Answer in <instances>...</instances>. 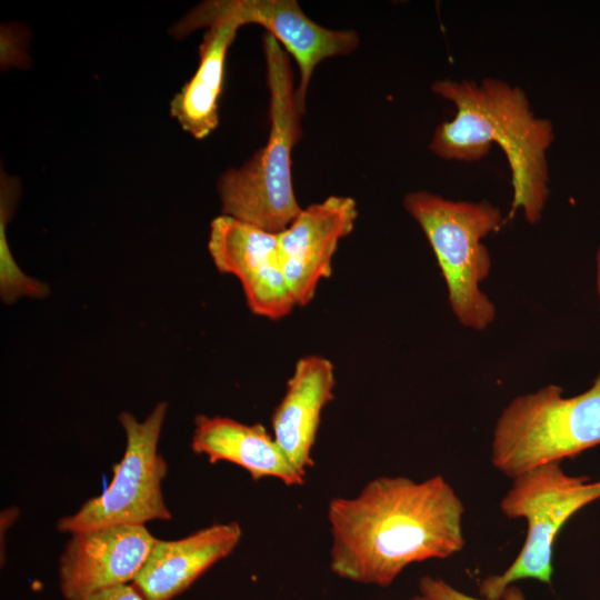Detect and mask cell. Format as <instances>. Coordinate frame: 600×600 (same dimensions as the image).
Wrapping results in <instances>:
<instances>
[{
    "instance_id": "1",
    "label": "cell",
    "mask_w": 600,
    "mask_h": 600,
    "mask_svg": "<svg viewBox=\"0 0 600 600\" xmlns=\"http://www.w3.org/2000/svg\"><path fill=\"white\" fill-rule=\"evenodd\" d=\"M463 514L442 476L374 478L356 496L328 504L330 568L350 581L389 587L411 563L460 552Z\"/></svg>"
},
{
    "instance_id": "2",
    "label": "cell",
    "mask_w": 600,
    "mask_h": 600,
    "mask_svg": "<svg viewBox=\"0 0 600 600\" xmlns=\"http://www.w3.org/2000/svg\"><path fill=\"white\" fill-rule=\"evenodd\" d=\"M431 91L451 102L456 114L436 127L429 150L443 160L476 162L497 144L507 159L512 187L506 220L521 211L528 223H538L550 193L552 121L534 113L521 87L496 77L444 78L434 81Z\"/></svg>"
},
{
    "instance_id": "3",
    "label": "cell",
    "mask_w": 600,
    "mask_h": 600,
    "mask_svg": "<svg viewBox=\"0 0 600 600\" xmlns=\"http://www.w3.org/2000/svg\"><path fill=\"white\" fill-rule=\"evenodd\" d=\"M262 49L270 96L268 140L244 164L220 176L218 194L223 216L279 233L302 210L293 189L292 150L302 137L304 113L288 53L268 32Z\"/></svg>"
},
{
    "instance_id": "4",
    "label": "cell",
    "mask_w": 600,
    "mask_h": 600,
    "mask_svg": "<svg viewBox=\"0 0 600 600\" xmlns=\"http://www.w3.org/2000/svg\"><path fill=\"white\" fill-rule=\"evenodd\" d=\"M403 207L434 253L456 319L464 328L486 330L496 306L480 287L491 270L483 240L504 226L501 210L488 200H452L427 190L408 192Z\"/></svg>"
},
{
    "instance_id": "5",
    "label": "cell",
    "mask_w": 600,
    "mask_h": 600,
    "mask_svg": "<svg viewBox=\"0 0 600 600\" xmlns=\"http://www.w3.org/2000/svg\"><path fill=\"white\" fill-rule=\"evenodd\" d=\"M598 444L600 371L586 391L573 397H564L563 388L551 383L513 398L497 419L491 462L513 479Z\"/></svg>"
},
{
    "instance_id": "6",
    "label": "cell",
    "mask_w": 600,
    "mask_h": 600,
    "mask_svg": "<svg viewBox=\"0 0 600 600\" xmlns=\"http://www.w3.org/2000/svg\"><path fill=\"white\" fill-rule=\"evenodd\" d=\"M561 462H551L523 472L512 480L500 502L510 519H526V541L504 572L483 579L479 587L486 600H500L517 581L552 582L553 544L564 523L581 508L600 499V480L567 474Z\"/></svg>"
},
{
    "instance_id": "7",
    "label": "cell",
    "mask_w": 600,
    "mask_h": 600,
    "mask_svg": "<svg viewBox=\"0 0 600 600\" xmlns=\"http://www.w3.org/2000/svg\"><path fill=\"white\" fill-rule=\"evenodd\" d=\"M168 404L158 402L142 421L123 411L118 419L126 434L122 459L112 468L113 478L99 496L87 500L74 513L62 517L57 529L62 533L120 524H143L170 520L162 481L167 462L158 451Z\"/></svg>"
},
{
    "instance_id": "8",
    "label": "cell",
    "mask_w": 600,
    "mask_h": 600,
    "mask_svg": "<svg viewBox=\"0 0 600 600\" xmlns=\"http://www.w3.org/2000/svg\"><path fill=\"white\" fill-rule=\"evenodd\" d=\"M208 250L221 273L239 279L252 313L279 320L297 306L283 274L278 233L221 214L211 221Z\"/></svg>"
},
{
    "instance_id": "9",
    "label": "cell",
    "mask_w": 600,
    "mask_h": 600,
    "mask_svg": "<svg viewBox=\"0 0 600 600\" xmlns=\"http://www.w3.org/2000/svg\"><path fill=\"white\" fill-rule=\"evenodd\" d=\"M157 540L143 524L72 533L58 563L63 598L84 600L98 591L132 583Z\"/></svg>"
},
{
    "instance_id": "10",
    "label": "cell",
    "mask_w": 600,
    "mask_h": 600,
    "mask_svg": "<svg viewBox=\"0 0 600 600\" xmlns=\"http://www.w3.org/2000/svg\"><path fill=\"white\" fill-rule=\"evenodd\" d=\"M357 218L354 199L330 196L302 209L278 233L283 274L297 306L308 304L319 282L331 276L338 244L353 230Z\"/></svg>"
},
{
    "instance_id": "11",
    "label": "cell",
    "mask_w": 600,
    "mask_h": 600,
    "mask_svg": "<svg viewBox=\"0 0 600 600\" xmlns=\"http://www.w3.org/2000/svg\"><path fill=\"white\" fill-rule=\"evenodd\" d=\"M224 12L237 16L243 24L256 23L276 38L299 68L297 100L303 113L309 84L316 67L323 60L346 56L360 43L353 30H332L311 20L296 0L211 1Z\"/></svg>"
},
{
    "instance_id": "12",
    "label": "cell",
    "mask_w": 600,
    "mask_h": 600,
    "mask_svg": "<svg viewBox=\"0 0 600 600\" xmlns=\"http://www.w3.org/2000/svg\"><path fill=\"white\" fill-rule=\"evenodd\" d=\"M243 22L217 9L211 1L187 17L182 31L209 27L199 47L193 77L171 101V116L196 139H204L219 124L218 102L222 90L227 52Z\"/></svg>"
},
{
    "instance_id": "13",
    "label": "cell",
    "mask_w": 600,
    "mask_h": 600,
    "mask_svg": "<svg viewBox=\"0 0 600 600\" xmlns=\"http://www.w3.org/2000/svg\"><path fill=\"white\" fill-rule=\"evenodd\" d=\"M236 521L213 523L184 538L157 540L132 584L146 600H171L240 542Z\"/></svg>"
},
{
    "instance_id": "14",
    "label": "cell",
    "mask_w": 600,
    "mask_h": 600,
    "mask_svg": "<svg viewBox=\"0 0 600 600\" xmlns=\"http://www.w3.org/2000/svg\"><path fill=\"white\" fill-rule=\"evenodd\" d=\"M334 367L317 354L300 358L287 382L286 392L271 416L272 436L301 472L312 467V448L321 413L334 398Z\"/></svg>"
},
{
    "instance_id": "15",
    "label": "cell",
    "mask_w": 600,
    "mask_h": 600,
    "mask_svg": "<svg viewBox=\"0 0 600 600\" xmlns=\"http://www.w3.org/2000/svg\"><path fill=\"white\" fill-rule=\"evenodd\" d=\"M191 449L210 463L230 462L244 469L253 480L274 478L287 486H301L299 471L272 434L261 423L247 424L221 416L199 414L194 419Z\"/></svg>"
},
{
    "instance_id": "16",
    "label": "cell",
    "mask_w": 600,
    "mask_h": 600,
    "mask_svg": "<svg viewBox=\"0 0 600 600\" xmlns=\"http://www.w3.org/2000/svg\"><path fill=\"white\" fill-rule=\"evenodd\" d=\"M3 202V201H2ZM4 203V202H3ZM7 206H1L0 241V296L3 302L11 304L20 298H43L49 293V286L27 276L16 263L6 239L4 222Z\"/></svg>"
},
{
    "instance_id": "17",
    "label": "cell",
    "mask_w": 600,
    "mask_h": 600,
    "mask_svg": "<svg viewBox=\"0 0 600 600\" xmlns=\"http://www.w3.org/2000/svg\"><path fill=\"white\" fill-rule=\"evenodd\" d=\"M419 590L420 593L429 600H486L483 598L469 596L450 586L444 580L430 576L421 578Z\"/></svg>"
},
{
    "instance_id": "18",
    "label": "cell",
    "mask_w": 600,
    "mask_h": 600,
    "mask_svg": "<svg viewBox=\"0 0 600 600\" xmlns=\"http://www.w3.org/2000/svg\"><path fill=\"white\" fill-rule=\"evenodd\" d=\"M84 600H146L132 583L98 591Z\"/></svg>"
},
{
    "instance_id": "19",
    "label": "cell",
    "mask_w": 600,
    "mask_h": 600,
    "mask_svg": "<svg viewBox=\"0 0 600 600\" xmlns=\"http://www.w3.org/2000/svg\"><path fill=\"white\" fill-rule=\"evenodd\" d=\"M596 289H597V296L600 303V247L598 248L597 254H596Z\"/></svg>"
},
{
    "instance_id": "20",
    "label": "cell",
    "mask_w": 600,
    "mask_h": 600,
    "mask_svg": "<svg viewBox=\"0 0 600 600\" xmlns=\"http://www.w3.org/2000/svg\"><path fill=\"white\" fill-rule=\"evenodd\" d=\"M410 600H429L428 598H426L424 596H422L421 593L418 594V596H414L413 598H411Z\"/></svg>"
}]
</instances>
